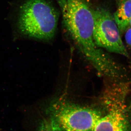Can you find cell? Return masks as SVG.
<instances>
[{
    "label": "cell",
    "mask_w": 131,
    "mask_h": 131,
    "mask_svg": "<svg viewBox=\"0 0 131 131\" xmlns=\"http://www.w3.org/2000/svg\"><path fill=\"white\" fill-rule=\"evenodd\" d=\"M124 1V0H116V1H117V4H118V5L121 2H122V1Z\"/></svg>",
    "instance_id": "9"
},
{
    "label": "cell",
    "mask_w": 131,
    "mask_h": 131,
    "mask_svg": "<svg viewBox=\"0 0 131 131\" xmlns=\"http://www.w3.org/2000/svg\"><path fill=\"white\" fill-rule=\"evenodd\" d=\"M118 5L113 17L121 35L129 27L131 19V0H124Z\"/></svg>",
    "instance_id": "6"
},
{
    "label": "cell",
    "mask_w": 131,
    "mask_h": 131,
    "mask_svg": "<svg viewBox=\"0 0 131 131\" xmlns=\"http://www.w3.org/2000/svg\"><path fill=\"white\" fill-rule=\"evenodd\" d=\"M111 82L102 96L105 111L93 131H131V81Z\"/></svg>",
    "instance_id": "2"
},
{
    "label": "cell",
    "mask_w": 131,
    "mask_h": 131,
    "mask_svg": "<svg viewBox=\"0 0 131 131\" xmlns=\"http://www.w3.org/2000/svg\"><path fill=\"white\" fill-rule=\"evenodd\" d=\"M129 26L131 27V19L129 23Z\"/></svg>",
    "instance_id": "10"
},
{
    "label": "cell",
    "mask_w": 131,
    "mask_h": 131,
    "mask_svg": "<svg viewBox=\"0 0 131 131\" xmlns=\"http://www.w3.org/2000/svg\"><path fill=\"white\" fill-rule=\"evenodd\" d=\"M66 30L75 45L90 47L94 43V9L92 0H57Z\"/></svg>",
    "instance_id": "4"
},
{
    "label": "cell",
    "mask_w": 131,
    "mask_h": 131,
    "mask_svg": "<svg viewBox=\"0 0 131 131\" xmlns=\"http://www.w3.org/2000/svg\"><path fill=\"white\" fill-rule=\"evenodd\" d=\"M124 33H125V40L127 46L129 49L131 50V27H129Z\"/></svg>",
    "instance_id": "7"
},
{
    "label": "cell",
    "mask_w": 131,
    "mask_h": 131,
    "mask_svg": "<svg viewBox=\"0 0 131 131\" xmlns=\"http://www.w3.org/2000/svg\"><path fill=\"white\" fill-rule=\"evenodd\" d=\"M19 12L18 27L21 33L40 40H49L54 37L58 14L46 0H27Z\"/></svg>",
    "instance_id": "3"
},
{
    "label": "cell",
    "mask_w": 131,
    "mask_h": 131,
    "mask_svg": "<svg viewBox=\"0 0 131 131\" xmlns=\"http://www.w3.org/2000/svg\"><path fill=\"white\" fill-rule=\"evenodd\" d=\"M42 130L43 131H53L50 126V125L46 121L43 124Z\"/></svg>",
    "instance_id": "8"
},
{
    "label": "cell",
    "mask_w": 131,
    "mask_h": 131,
    "mask_svg": "<svg viewBox=\"0 0 131 131\" xmlns=\"http://www.w3.org/2000/svg\"><path fill=\"white\" fill-rule=\"evenodd\" d=\"M93 38L97 47L129 58L121 34L110 12L105 8L94 9Z\"/></svg>",
    "instance_id": "5"
},
{
    "label": "cell",
    "mask_w": 131,
    "mask_h": 131,
    "mask_svg": "<svg viewBox=\"0 0 131 131\" xmlns=\"http://www.w3.org/2000/svg\"><path fill=\"white\" fill-rule=\"evenodd\" d=\"M46 113L53 131H93L104 114L98 108L74 103L63 96L52 100Z\"/></svg>",
    "instance_id": "1"
}]
</instances>
